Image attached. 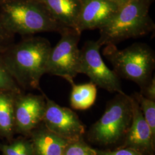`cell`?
<instances>
[{"label":"cell","mask_w":155,"mask_h":155,"mask_svg":"<svg viewBox=\"0 0 155 155\" xmlns=\"http://www.w3.org/2000/svg\"><path fill=\"white\" fill-rule=\"evenodd\" d=\"M111 1L116 3L117 4H118V5L121 6L123 5V4H125V3H127L130 0H111Z\"/></svg>","instance_id":"23"},{"label":"cell","mask_w":155,"mask_h":155,"mask_svg":"<svg viewBox=\"0 0 155 155\" xmlns=\"http://www.w3.org/2000/svg\"><path fill=\"white\" fill-rule=\"evenodd\" d=\"M130 96L132 120L120 147H127L145 155H155V137L145 121L136 101Z\"/></svg>","instance_id":"11"},{"label":"cell","mask_w":155,"mask_h":155,"mask_svg":"<svg viewBox=\"0 0 155 155\" xmlns=\"http://www.w3.org/2000/svg\"><path fill=\"white\" fill-rule=\"evenodd\" d=\"M59 33L61 37L51 49L46 74L63 78L71 84L78 74L80 59L78 43L81 33L71 28H63Z\"/></svg>","instance_id":"6"},{"label":"cell","mask_w":155,"mask_h":155,"mask_svg":"<svg viewBox=\"0 0 155 155\" xmlns=\"http://www.w3.org/2000/svg\"><path fill=\"white\" fill-rule=\"evenodd\" d=\"M140 93L145 97L152 101H155V77L154 75L150 83L144 89H141Z\"/></svg>","instance_id":"22"},{"label":"cell","mask_w":155,"mask_h":155,"mask_svg":"<svg viewBox=\"0 0 155 155\" xmlns=\"http://www.w3.org/2000/svg\"><path fill=\"white\" fill-rule=\"evenodd\" d=\"M153 0H130L120 6L106 24L100 28V45H114L153 32L155 24L149 15Z\"/></svg>","instance_id":"2"},{"label":"cell","mask_w":155,"mask_h":155,"mask_svg":"<svg viewBox=\"0 0 155 155\" xmlns=\"http://www.w3.org/2000/svg\"><path fill=\"white\" fill-rule=\"evenodd\" d=\"M4 1V0H0V4H1Z\"/></svg>","instance_id":"24"},{"label":"cell","mask_w":155,"mask_h":155,"mask_svg":"<svg viewBox=\"0 0 155 155\" xmlns=\"http://www.w3.org/2000/svg\"><path fill=\"white\" fill-rule=\"evenodd\" d=\"M62 155H98L84 138L68 141Z\"/></svg>","instance_id":"18"},{"label":"cell","mask_w":155,"mask_h":155,"mask_svg":"<svg viewBox=\"0 0 155 155\" xmlns=\"http://www.w3.org/2000/svg\"><path fill=\"white\" fill-rule=\"evenodd\" d=\"M0 151L4 155H33L30 139L21 135L9 142H0Z\"/></svg>","instance_id":"16"},{"label":"cell","mask_w":155,"mask_h":155,"mask_svg":"<svg viewBox=\"0 0 155 155\" xmlns=\"http://www.w3.org/2000/svg\"><path fill=\"white\" fill-rule=\"evenodd\" d=\"M131 96L137 102L145 121L155 137V101L145 97L140 92H134Z\"/></svg>","instance_id":"17"},{"label":"cell","mask_w":155,"mask_h":155,"mask_svg":"<svg viewBox=\"0 0 155 155\" xmlns=\"http://www.w3.org/2000/svg\"><path fill=\"white\" fill-rule=\"evenodd\" d=\"M81 9L76 30L84 31L103 27L116 13L120 5L111 0H81Z\"/></svg>","instance_id":"10"},{"label":"cell","mask_w":155,"mask_h":155,"mask_svg":"<svg viewBox=\"0 0 155 155\" xmlns=\"http://www.w3.org/2000/svg\"><path fill=\"white\" fill-rule=\"evenodd\" d=\"M52 47L47 39L30 36L16 44H10L0 52V56L23 91L37 89L46 74L47 64Z\"/></svg>","instance_id":"1"},{"label":"cell","mask_w":155,"mask_h":155,"mask_svg":"<svg viewBox=\"0 0 155 155\" xmlns=\"http://www.w3.org/2000/svg\"><path fill=\"white\" fill-rule=\"evenodd\" d=\"M132 120L130 96L125 93H117L107 102L103 115L90 127L84 137L100 149H115L122 144Z\"/></svg>","instance_id":"4"},{"label":"cell","mask_w":155,"mask_h":155,"mask_svg":"<svg viewBox=\"0 0 155 155\" xmlns=\"http://www.w3.org/2000/svg\"><path fill=\"white\" fill-rule=\"evenodd\" d=\"M0 90H9L16 93L23 90L18 85L0 56Z\"/></svg>","instance_id":"19"},{"label":"cell","mask_w":155,"mask_h":155,"mask_svg":"<svg viewBox=\"0 0 155 155\" xmlns=\"http://www.w3.org/2000/svg\"><path fill=\"white\" fill-rule=\"evenodd\" d=\"M70 84L72 90L70 102L73 109L85 110L94 105L97 96V86L94 83L90 82L77 84L73 82Z\"/></svg>","instance_id":"15"},{"label":"cell","mask_w":155,"mask_h":155,"mask_svg":"<svg viewBox=\"0 0 155 155\" xmlns=\"http://www.w3.org/2000/svg\"><path fill=\"white\" fill-rule=\"evenodd\" d=\"M17 93L9 90H0V139L5 142L11 141L16 134L15 101Z\"/></svg>","instance_id":"14"},{"label":"cell","mask_w":155,"mask_h":155,"mask_svg":"<svg viewBox=\"0 0 155 155\" xmlns=\"http://www.w3.org/2000/svg\"><path fill=\"white\" fill-rule=\"evenodd\" d=\"M14 35L9 33L0 22V52L12 43Z\"/></svg>","instance_id":"21"},{"label":"cell","mask_w":155,"mask_h":155,"mask_svg":"<svg viewBox=\"0 0 155 155\" xmlns=\"http://www.w3.org/2000/svg\"><path fill=\"white\" fill-rule=\"evenodd\" d=\"M62 29H76L81 0H40Z\"/></svg>","instance_id":"13"},{"label":"cell","mask_w":155,"mask_h":155,"mask_svg":"<svg viewBox=\"0 0 155 155\" xmlns=\"http://www.w3.org/2000/svg\"><path fill=\"white\" fill-rule=\"evenodd\" d=\"M0 22L13 35L31 36L63 29L40 0H4L0 4Z\"/></svg>","instance_id":"3"},{"label":"cell","mask_w":155,"mask_h":155,"mask_svg":"<svg viewBox=\"0 0 155 155\" xmlns=\"http://www.w3.org/2000/svg\"><path fill=\"white\" fill-rule=\"evenodd\" d=\"M46 108L45 94H16L15 101L16 134L28 137L43 121Z\"/></svg>","instance_id":"9"},{"label":"cell","mask_w":155,"mask_h":155,"mask_svg":"<svg viewBox=\"0 0 155 155\" xmlns=\"http://www.w3.org/2000/svg\"><path fill=\"white\" fill-rule=\"evenodd\" d=\"M102 53L120 78L136 83L140 90L151 81L155 68V52L146 43H134L124 50H119L116 45H107Z\"/></svg>","instance_id":"5"},{"label":"cell","mask_w":155,"mask_h":155,"mask_svg":"<svg viewBox=\"0 0 155 155\" xmlns=\"http://www.w3.org/2000/svg\"><path fill=\"white\" fill-rule=\"evenodd\" d=\"M28 137L32 144L33 155H62L68 141L52 132L43 122Z\"/></svg>","instance_id":"12"},{"label":"cell","mask_w":155,"mask_h":155,"mask_svg":"<svg viewBox=\"0 0 155 155\" xmlns=\"http://www.w3.org/2000/svg\"></svg>","instance_id":"25"},{"label":"cell","mask_w":155,"mask_h":155,"mask_svg":"<svg viewBox=\"0 0 155 155\" xmlns=\"http://www.w3.org/2000/svg\"><path fill=\"white\" fill-rule=\"evenodd\" d=\"M97 41L87 40L80 50L78 74H84L90 82L110 93H123L120 78L105 64Z\"/></svg>","instance_id":"7"},{"label":"cell","mask_w":155,"mask_h":155,"mask_svg":"<svg viewBox=\"0 0 155 155\" xmlns=\"http://www.w3.org/2000/svg\"><path fill=\"white\" fill-rule=\"evenodd\" d=\"M98 155H145L127 147L117 148L113 150L95 148Z\"/></svg>","instance_id":"20"},{"label":"cell","mask_w":155,"mask_h":155,"mask_svg":"<svg viewBox=\"0 0 155 155\" xmlns=\"http://www.w3.org/2000/svg\"><path fill=\"white\" fill-rule=\"evenodd\" d=\"M45 101L43 122L46 127L68 141L85 137L86 127L75 111L58 105L46 95Z\"/></svg>","instance_id":"8"}]
</instances>
